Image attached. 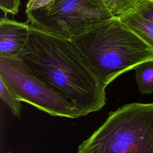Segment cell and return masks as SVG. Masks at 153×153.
<instances>
[{
  "instance_id": "obj_1",
  "label": "cell",
  "mask_w": 153,
  "mask_h": 153,
  "mask_svg": "<svg viewBox=\"0 0 153 153\" xmlns=\"http://www.w3.org/2000/svg\"><path fill=\"white\" fill-rule=\"evenodd\" d=\"M23 61L41 80L75 104L85 116L105 105L106 86L72 39L30 25Z\"/></svg>"
},
{
  "instance_id": "obj_2",
  "label": "cell",
  "mask_w": 153,
  "mask_h": 153,
  "mask_svg": "<svg viewBox=\"0 0 153 153\" xmlns=\"http://www.w3.org/2000/svg\"><path fill=\"white\" fill-rule=\"evenodd\" d=\"M72 40L106 87L123 73L153 60V50L120 18L108 20Z\"/></svg>"
},
{
  "instance_id": "obj_3",
  "label": "cell",
  "mask_w": 153,
  "mask_h": 153,
  "mask_svg": "<svg viewBox=\"0 0 153 153\" xmlns=\"http://www.w3.org/2000/svg\"><path fill=\"white\" fill-rule=\"evenodd\" d=\"M76 153H153V103H131L109 112Z\"/></svg>"
},
{
  "instance_id": "obj_4",
  "label": "cell",
  "mask_w": 153,
  "mask_h": 153,
  "mask_svg": "<svg viewBox=\"0 0 153 153\" xmlns=\"http://www.w3.org/2000/svg\"><path fill=\"white\" fill-rule=\"evenodd\" d=\"M26 14L29 25L70 39L113 18L102 0H53Z\"/></svg>"
},
{
  "instance_id": "obj_5",
  "label": "cell",
  "mask_w": 153,
  "mask_h": 153,
  "mask_svg": "<svg viewBox=\"0 0 153 153\" xmlns=\"http://www.w3.org/2000/svg\"><path fill=\"white\" fill-rule=\"evenodd\" d=\"M0 78L20 101L52 116H84L75 104L38 78L22 60L0 56Z\"/></svg>"
},
{
  "instance_id": "obj_6",
  "label": "cell",
  "mask_w": 153,
  "mask_h": 153,
  "mask_svg": "<svg viewBox=\"0 0 153 153\" xmlns=\"http://www.w3.org/2000/svg\"><path fill=\"white\" fill-rule=\"evenodd\" d=\"M30 25L8 19L0 22V56L22 60L28 50Z\"/></svg>"
},
{
  "instance_id": "obj_7",
  "label": "cell",
  "mask_w": 153,
  "mask_h": 153,
  "mask_svg": "<svg viewBox=\"0 0 153 153\" xmlns=\"http://www.w3.org/2000/svg\"><path fill=\"white\" fill-rule=\"evenodd\" d=\"M120 20L153 50V22L134 9L121 17Z\"/></svg>"
},
{
  "instance_id": "obj_8",
  "label": "cell",
  "mask_w": 153,
  "mask_h": 153,
  "mask_svg": "<svg viewBox=\"0 0 153 153\" xmlns=\"http://www.w3.org/2000/svg\"><path fill=\"white\" fill-rule=\"evenodd\" d=\"M135 79L142 94H153V60L144 62L134 69Z\"/></svg>"
},
{
  "instance_id": "obj_9",
  "label": "cell",
  "mask_w": 153,
  "mask_h": 153,
  "mask_svg": "<svg viewBox=\"0 0 153 153\" xmlns=\"http://www.w3.org/2000/svg\"><path fill=\"white\" fill-rule=\"evenodd\" d=\"M113 17L120 18L136 7L140 0H102Z\"/></svg>"
},
{
  "instance_id": "obj_10",
  "label": "cell",
  "mask_w": 153,
  "mask_h": 153,
  "mask_svg": "<svg viewBox=\"0 0 153 153\" xmlns=\"http://www.w3.org/2000/svg\"><path fill=\"white\" fill-rule=\"evenodd\" d=\"M0 97L4 103L11 109L12 114L17 118H20L22 108V101L18 99L5 82L0 78Z\"/></svg>"
},
{
  "instance_id": "obj_11",
  "label": "cell",
  "mask_w": 153,
  "mask_h": 153,
  "mask_svg": "<svg viewBox=\"0 0 153 153\" xmlns=\"http://www.w3.org/2000/svg\"><path fill=\"white\" fill-rule=\"evenodd\" d=\"M133 9L153 22V0H140Z\"/></svg>"
},
{
  "instance_id": "obj_12",
  "label": "cell",
  "mask_w": 153,
  "mask_h": 153,
  "mask_svg": "<svg viewBox=\"0 0 153 153\" xmlns=\"http://www.w3.org/2000/svg\"><path fill=\"white\" fill-rule=\"evenodd\" d=\"M20 4V0H0V8L5 16L15 15L19 11Z\"/></svg>"
},
{
  "instance_id": "obj_13",
  "label": "cell",
  "mask_w": 153,
  "mask_h": 153,
  "mask_svg": "<svg viewBox=\"0 0 153 153\" xmlns=\"http://www.w3.org/2000/svg\"><path fill=\"white\" fill-rule=\"evenodd\" d=\"M52 1L53 0H28L25 12L41 9L47 5Z\"/></svg>"
}]
</instances>
